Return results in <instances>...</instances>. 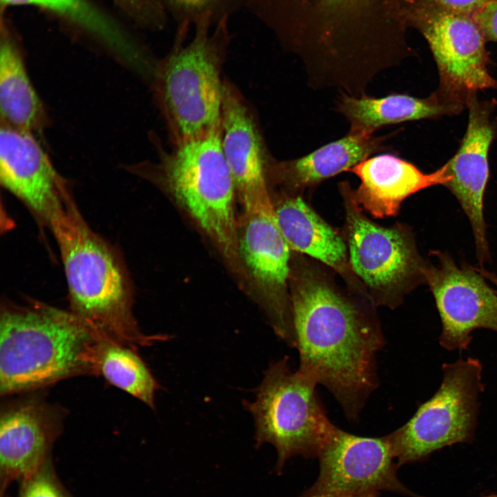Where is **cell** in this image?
<instances>
[{
	"label": "cell",
	"instance_id": "obj_1",
	"mask_svg": "<svg viewBox=\"0 0 497 497\" xmlns=\"http://www.w3.org/2000/svg\"><path fill=\"white\" fill-rule=\"evenodd\" d=\"M289 292L298 370L358 420L378 382L376 355L384 340L375 315L306 263L291 269Z\"/></svg>",
	"mask_w": 497,
	"mask_h": 497
},
{
	"label": "cell",
	"instance_id": "obj_2",
	"mask_svg": "<svg viewBox=\"0 0 497 497\" xmlns=\"http://www.w3.org/2000/svg\"><path fill=\"white\" fill-rule=\"evenodd\" d=\"M48 227L60 251L72 313L104 338L135 350L170 338L139 329L133 310V285L121 256L88 226L71 191Z\"/></svg>",
	"mask_w": 497,
	"mask_h": 497
},
{
	"label": "cell",
	"instance_id": "obj_3",
	"mask_svg": "<svg viewBox=\"0 0 497 497\" xmlns=\"http://www.w3.org/2000/svg\"><path fill=\"white\" fill-rule=\"evenodd\" d=\"M104 338L70 311L5 300L0 311V393L33 392L73 376H99Z\"/></svg>",
	"mask_w": 497,
	"mask_h": 497
},
{
	"label": "cell",
	"instance_id": "obj_4",
	"mask_svg": "<svg viewBox=\"0 0 497 497\" xmlns=\"http://www.w3.org/2000/svg\"><path fill=\"white\" fill-rule=\"evenodd\" d=\"M230 17L217 24L211 14L177 26L169 52L157 62L152 79L155 100L173 146L221 127L224 81L222 69L231 41Z\"/></svg>",
	"mask_w": 497,
	"mask_h": 497
},
{
	"label": "cell",
	"instance_id": "obj_5",
	"mask_svg": "<svg viewBox=\"0 0 497 497\" xmlns=\"http://www.w3.org/2000/svg\"><path fill=\"white\" fill-rule=\"evenodd\" d=\"M169 193L211 240L226 263L246 277L241 262L236 191L222 150L221 127L164 150L155 162L128 166Z\"/></svg>",
	"mask_w": 497,
	"mask_h": 497
},
{
	"label": "cell",
	"instance_id": "obj_6",
	"mask_svg": "<svg viewBox=\"0 0 497 497\" xmlns=\"http://www.w3.org/2000/svg\"><path fill=\"white\" fill-rule=\"evenodd\" d=\"M317 385L298 370L293 371L284 357L269 365L254 400L244 403L254 420L255 447L274 446L279 474L292 456L318 457L338 427L320 401Z\"/></svg>",
	"mask_w": 497,
	"mask_h": 497
},
{
	"label": "cell",
	"instance_id": "obj_7",
	"mask_svg": "<svg viewBox=\"0 0 497 497\" xmlns=\"http://www.w3.org/2000/svg\"><path fill=\"white\" fill-rule=\"evenodd\" d=\"M442 372L436 393L405 424L387 436L398 467L474 438L484 390L482 364L474 358H460L443 364Z\"/></svg>",
	"mask_w": 497,
	"mask_h": 497
},
{
	"label": "cell",
	"instance_id": "obj_8",
	"mask_svg": "<svg viewBox=\"0 0 497 497\" xmlns=\"http://www.w3.org/2000/svg\"><path fill=\"white\" fill-rule=\"evenodd\" d=\"M339 188L345 206L351 268L365 290L369 289L375 304L393 308L406 293L425 282L428 262L419 254L409 228L399 224L384 227L373 222L341 184Z\"/></svg>",
	"mask_w": 497,
	"mask_h": 497
},
{
	"label": "cell",
	"instance_id": "obj_9",
	"mask_svg": "<svg viewBox=\"0 0 497 497\" xmlns=\"http://www.w3.org/2000/svg\"><path fill=\"white\" fill-rule=\"evenodd\" d=\"M237 240L244 269L260 291L274 332L295 348L289 292L291 248L277 224L273 204L242 210Z\"/></svg>",
	"mask_w": 497,
	"mask_h": 497
},
{
	"label": "cell",
	"instance_id": "obj_10",
	"mask_svg": "<svg viewBox=\"0 0 497 497\" xmlns=\"http://www.w3.org/2000/svg\"><path fill=\"white\" fill-rule=\"evenodd\" d=\"M320 474L302 497H377L382 491L411 494L396 476L387 436L361 437L336 428L319 453Z\"/></svg>",
	"mask_w": 497,
	"mask_h": 497
},
{
	"label": "cell",
	"instance_id": "obj_11",
	"mask_svg": "<svg viewBox=\"0 0 497 497\" xmlns=\"http://www.w3.org/2000/svg\"><path fill=\"white\" fill-rule=\"evenodd\" d=\"M433 255L437 263L428 262L425 277L440 318L439 343L447 350H466L475 330L497 332L496 291L478 269L458 266L447 253Z\"/></svg>",
	"mask_w": 497,
	"mask_h": 497
},
{
	"label": "cell",
	"instance_id": "obj_12",
	"mask_svg": "<svg viewBox=\"0 0 497 497\" xmlns=\"http://www.w3.org/2000/svg\"><path fill=\"white\" fill-rule=\"evenodd\" d=\"M424 34L438 70L439 95L465 106L478 90L497 89L487 68L485 37L471 16L442 9L429 19Z\"/></svg>",
	"mask_w": 497,
	"mask_h": 497
},
{
	"label": "cell",
	"instance_id": "obj_13",
	"mask_svg": "<svg viewBox=\"0 0 497 497\" xmlns=\"http://www.w3.org/2000/svg\"><path fill=\"white\" fill-rule=\"evenodd\" d=\"M65 410L39 394L5 402L0 411L1 493L14 480H23L50 460L61 431Z\"/></svg>",
	"mask_w": 497,
	"mask_h": 497
},
{
	"label": "cell",
	"instance_id": "obj_14",
	"mask_svg": "<svg viewBox=\"0 0 497 497\" xmlns=\"http://www.w3.org/2000/svg\"><path fill=\"white\" fill-rule=\"evenodd\" d=\"M222 150L243 210L273 204L269 166L273 158L254 111L224 79L221 114Z\"/></svg>",
	"mask_w": 497,
	"mask_h": 497
},
{
	"label": "cell",
	"instance_id": "obj_15",
	"mask_svg": "<svg viewBox=\"0 0 497 497\" xmlns=\"http://www.w3.org/2000/svg\"><path fill=\"white\" fill-rule=\"evenodd\" d=\"M494 104L472 95L467 103V130L456 153L445 164L450 180L445 185L458 201L473 231L480 266L489 260L484 195L489 177L488 155L497 134Z\"/></svg>",
	"mask_w": 497,
	"mask_h": 497
},
{
	"label": "cell",
	"instance_id": "obj_16",
	"mask_svg": "<svg viewBox=\"0 0 497 497\" xmlns=\"http://www.w3.org/2000/svg\"><path fill=\"white\" fill-rule=\"evenodd\" d=\"M0 181L39 224H48L70 191L35 135L1 124Z\"/></svg>",
	"mask_w": 497,
	"mask_h": 497
},
{
	"label": "cell",
	"instance_id": "obj_17",
	"mask_svg": "<svg viewBox=\"0 0 497 497\" xmlns=\"http://www.w3.org/2000/svg\"><path fill=\"white\" fill-rule=\"evenodd\" d=\"M360 184L351 189L342 182L352 200L376 218L395 216L407 197L430 186L445 185L450 177L445 164L425 173L411 162L393 153L371 156L351 168Z\"/></svg>",
	"mask_w": 497,
	"mask_h": 497
},
{
	"label": "cell",
	"instance_id": "obj_18",
	"mask_svg": "<svg viewBox=\"0 0 497 497\" xmlns=\"http://www.w3.org/2000/svg\"><path fill=\"white\" fill-rule=\"evenodd\" d=\"M277 224L291 249L307 255L338 273L354 290L367 297L353 272L347 246L340 234L328 224L299 195L271 192Z\"/></svg>",
	"mask_w": 497,
	"mask_h": 497
},
{
	"label": "cell",
	"instance_id": "obj_19",
	"mask_svg": "<svg viewBox=\"0 0 497 497\" xmlns=\"http://www.w3.org/2000/svg\"><path fill=\"white\" fill-rule=\"evenodd\" d=\"M387 138L349 130L340 139L298 158L278 161L273 157L268 171L270 186L298 194L384 150Z\"/></svg>",
	"mask_w": 497,
	"mask_h": 497
},
{
	"label": "cell",
	"instance_id": "obj_20",
	"mask_svg": "<svg viewBox=\"0 0 497 497\" xmlns=\"http://www.w3.org/2000/svg\"><path fill=\"white\" fill-rule=\"evenodd\" d=\"M336 107L349 121V130L369 134L391 124L456 115L465 108L447 101L436 91L426 98L405 93L376 97L342 92Z\"/></svg>",
	"mask_w": 497,
	"mask_h": 497
},
{
	"label": "cell",
	"instance_id": "obj_21",
	"mask_svg": "<svg viewBox=\"0 0 497 497\" xmlns=\"http://www.w3.org/2000/svg\"><path fill=\"white\" fill-rule=\"evenodd\" d=\"M4 6L28 5L50 10L77 24L108 48L121 62L148 76L155 61L109 17L88 0H1Z\"/></svg>",
	"mask_w": 497,
	"mask_h": 497
},
{
	"label": "cell",
	"instance_id": "obj_22",
	"mask_svg": "<svg viewBox=\"0 0 497 497\" xmlns=\"http://www.w3.org/2000/svg\"><path fill=\"white\" fill-rule=\"evenodd\" d=\"M1 124L30 133H43L48 123L43 104L29 78L21 53L5 35L0 48Z\"/></svg>",
	"mask_w": 497,
	"mask_h": 497
},
{
	"label": "cell",
	"instance_id": "obj_23",
	"mask_svg": "<svg viewBox=\"0 0 497 497\" xmlns=\"http://www.w3.org/2000/svg\"><path fill=\"white\" fill-rule=\"evenodd\" d=\"M135 351L104 339L99 353V376L154 409L155 393L160 387Z\"/></svg>",
	"mask_w": 497,
	"mask_h": 497
},
{
	"label": "cell",
	"instance_id": "obj_24",
	"mask_svg": "<svg viewBox=\"0 0 497 497\" xmlns=\"http://www.w3.org/2000/svg\"><path fill=\"white\" fill-rule=\"evenodd\" d=\"M177 25L193 24L204 14H211L217 24L225 17H231L242 8L246 0H159Z\"/></svg>",
	"mask_w": 497,
	"mask_h": 497
},
{
	"label": "cell",
	"instance_id": "obj_25",
	"mask_svg": "<svg viewBox=\"0 0 497 497\" xmlns=\"http://www.w3.org/2000/svg\"><path fill=\"white\" fill-rule=\"evenodd\" d=\"M18 497H72L54 469L51 459L21 480Z\"/></svg>",
	"mask_w": 497,
	"mask_h": 497
},
{
	"label": "cell",
	"instance_id": "obj_26",
	"mask_svg": "<svg viewBox=\"0 0 497 497\" xmlns=\"http://www.w3.org/2000/svg\"><path fill=\"white\" fill-rule=\"evenodd\" d=\"M140 26L153 31L166 27L168 14L159 0H115Z\"/></svg>",
	"mask_w": 497,
	"mask_h": 497
},
{
	"label": "cell",
	"instance_id": "obj_27",
	"mask_svg": "<svg viewBox=\"0 0 497 497\" xmlns=\"http://www.w3.org/2000/svg\"><path fill=\"white\" fill-rule=\"evenodd\" d=\"M485 38L497 41V0H491L472 16Z\"/></svg>",
	"mask_w": 497,
	"mask_h": 497
},
{
	"label": "cell",
	"instance_id": "obj_28",
	"mask_svg": "<svg viewBox=\"0 0 497 497\" xmlns=\"http://www.w3.org/2000/svg\"><path fill=\"white\" fill-rule=\"evenodd\" d=\"M442 10L472 16L491 0H435Z\"/></svg>",
	"mask_w": 497,
	"mask_h": 497
},
{
	"label": "cell",
	"instance_id": "obj_29",
	"mask_svg": "<svg viewBox=\"0 0 497 497\" xmlns=\"http://www.w3.org/2000/svg\"><path fill=\"white\" fill-rule=\"evenodd\" d=\"M478 270L485 277V279L488 280L494 284V286H495V290L497 293V275L493 273L485 270L484 268L478 269Z\"/></svg>",
	"mask_w": 497,
	"mask_h": 497
},
{
	"label": "cell",
	"instance_id": "obj_30",
	"mask_svg": "<svg viewBox=\"0 0 497 497\" xmlns=\"http://www.w3.org/2000/svg\"><path fill=\"white\" fill-rule=\"evenodd\" d=\"M484 497H497V494H489V495H487V496H484Z\"/></svg>",
	"mask_w": 497,
	"mask_h": 497
}]
</instances>
